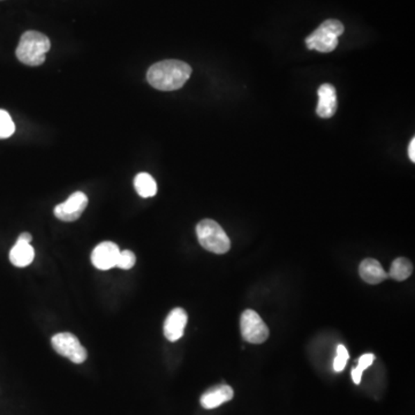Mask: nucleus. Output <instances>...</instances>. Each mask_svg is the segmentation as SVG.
Masks as SVG:
<instances>
[{
    "mask_svg": "<svg viewBox=\"0 0 415 415\" xmlns=\"http://www.w3.org/2000/svg\"><path fill=\"white\" fill-rule=\"evenodd\" d=\"M191 67L180 60L156 62L147 73L150 86L161 91L178 90L191 78Z\"/></svg>",
    "mask_w": 415,
    "mask_h": 415,
    "instance_id": "1",
    "label": "nucleus"
},
{
    "mask_svg": "<svg viewBox=\"0 0 415 415\" xmlns=\"http://www.w3.org/2000/svg\"><path fill=\"white\" fill-rule=\"evenodd\" d=\"M51 49L48 36L39 32H26L21 36L17 48V57L27 66H41L46 62V53Z\"/></svg>",
    "mask_w": 415,
    "mask_h": 415,
    "instance_id": "2",
    "label": "nucleus"
},
{
    "mask_svg": "<svg viewBox=\"0 0 415 415\" xmlns=\"http://www.w3.org/2000/svg\"><path fill=\"white\" fill-rule=\"evenodd\" d=\"M344 34V26L341 21L329 19L306 39V46L311 50L329 53L338 46V37Z\"/></svg>",
    "mask_w": 415,
    "mask_h": 415,
    "instance_id": "3",
    "label": "nucleus"
},
{
    "mask_svg": "<svg viewBox=\"0 0 415 415\" xmlns=\"http://www.w3.org/2000/svg\"><path fill=\"white\" fill-rule=\"evenodd\" d=\"M198 243L211 253L225 254L230 250L231 241L217 222L203 219L196 226Z\"/></svg>",
    "mask_w": 415,
    "mask_h": 415,
    "instance_id": "4",
    "label": "nucleus"
},
{
    "mask_svg": "<svg viewBox=\"0 0 415 415\" xmlns=\"http://www.w3.org/2000/svg\"><path fill=\"white\" fill-rule=\"evenodd\" d=\"M241 336L250 344H262L269 337V328L257 311L247 309L241 314Z\"/></svg>",
    "mask_w": 415,
    "mask_h": 415,
    "instance_id": "5",
    "label": "nucleus"
},
{
    "mask_svg": "<svg viewBox=\"0 0 415 415\" xmlns=\"http://www.w3.org/2000/svg\"><path fill=\"white\" fill-rule=\"evenodd\" d=\"M52 347L57 353L67 358L72 362L83 363L87 360V350L74 334L71 332H60L52 337Z\"/></svg>",
    "mask_w": 415,
    "mask_h": 415,
    "instance_id": "6",
    "label": "nucleus"
},
{
    "mask_svg": "<svg viewBox=\"0 0 415 415\" xmlns=\"http://www.w3.org/2000/svg\"><path fill=\"white\" fill-rule=\"evenodd\" d=\"M87 205V195L75 191L65 202L55 208V216L62 222H74L81 217Z\"/></svg>",
    "mask_w": 415,
    "mask_h": 415,
    "instance_id": "7",
    "label": "nucleus"
},
{
    "mask_svg": "<svg viewBox=\"0 0 415 415\" xmlns=\"http://www.w3.org/2000/svg\"><path fill=\"white\" fill-rule=\"evenodd\" d=\"M121 250L116 243L112 241H104L91 253V262L95 268L100 270H110L117 264L118 257Z\"/></svg>",
    "mask_w": 415,
    "mask_h": 415,
    "instance_id": "8",
    "label": "nucleus"
},
{
    "mask_svg": "<svg viewBox=\"0 0 415 415\" xmlns=\"http://www.w3.org/2000/svg\"><path fill=\"white\" fill-rule=\"evenodd\" d=\"M189 316L185 309L175 308L170 311L164 322V336L170 341H177L184 336Z\"/></svg>",
    "mask_w": 415,
    "mask_h": 415,
    "instance_id": "9",
    "label": "nucleus"
},
{
    "mask_svg": "<svg viewBox=\"0 0 415 415\" xmlns=\"http://www.w3.org/2000/svg\"><path fill=\"white\" fill-rule=\"evenodd\" d=\"M318 104L316 114L318 117L331 118L337 110V95L334 86L325 83L318 89Z\"/></svg>",
    "mask_w": 415,
    "mask_h": 415,
    "instance_id": "10",
    "label": "nucleus"
},
{
    "mask_svg": "<svg viewBox=\"0 0 415 415\" xmlns=\"http://www.w3.org/2000/svg\"><path fill=\"white\" fill-rule=\"evenodd\" d=\"M233 396V389L230 386L223 384V386H214L205 391L202 395L200 402H201L203 409H212L221 406L224 402H230Z\"/></svg>",
    "mask_w": 415,
    "mask_h": 415,
    "instance_id": "11",
    "label": "nucleus"
},
{
    "mask_svg": "<svg viewBox=\"0 0 415 415\" xmlns=\"http://www.w3.org/2000/svg\"><path fill=\"white\" fill-rule=\"evenodd\" d=\"M359 273L362 280L372 285H376L389 278L388 273L383 269L381 263L375 259H363L359 266Z\"/></svg>",
    "mask_w": 415,
    "mask_h": 415,
    "instance_id": "12",
    "label": "nucleus"
},
{
    "mask_svg": "<svg viewBox=\"0 0 415 415\" xmlns=\"http://www.w3.org/2000/svg\"><path fill=\"white\" fill-rule=\"evenodd\" d=\"M35 257V250L30 243L17 241L10 252V261L18 268H25L32 264Z\"/></svg>",
    "mask_w": 415,
    "mask_h": 415,
    "instance_id": "13",
    "label": "nucleus"
},
{
    "mask_svg": "<svg viewBox=\"0 0 415 415\" xmlns=\"http://www.w3.org/2000/svg\"><path fill=\"white\" fill-rule=\"evenodd\" d=\"M134 187L141 198H153L157 193V184L149 173H139L134 179Z\"/></svg>",
    "mask_w": 415,
    "mask_h": 415,
    "instance_id": "14",
    "label": "nucleus"
},
{
    "mask_svg": "<svg viewBox=\"0 0 415 415\" xmlns=\"http://www.w3.org/2000/svg\"><path fill=\"white\" fill-rule=\"evenodd\" d=\"M413 273V264L406 257H398L393 261L390 268V273L388 276L393 278L397 282H402L409 278Z\"/></svg>",
    "mask_w": 415,
    "mask_h": 415,
    "instance_id": "15",
    "label": "nucleus"
},
{
    "mask_svg": "<svg viewBox=\"0 0 415 415\" xmlns=\"http://www.w3.org/2000/svg\"><path fill=\"white\" fill-rule=\"evenodd\" d=\"M374 360H375V355L373 353L363 354L359 359L358 366L352 369V380L355 384H360L363 372L373 365Z\"/></svg>",
    "mask_w": 415,
    "mask_h": 415,
    "instance_id": "16",
    "label": "nucleus"
},
{
    "mask_svg": "<svg viewBox=\"0 0 415 415\" xmlns=\"http://www.w3.org/2000/svg\"><path fill=\"white\" fill-rule=\"evenodd\" d=\"M14 132H15V125L10 114L5 110H0V139L12 137Z\"/></svg>",
    "mask_w": 415,
    "mask_h": 415,
    "instance_id": "17",
    "label": "nucleus"
},
{
    "mask_svg": "<svg viewBox=\"0 0 415 415\" xmlns=\"http://www.w3.org/2000/svg\"><path fill=\"white\" fill-rule=\"evenodd\" d=\"M135 262H137V257H135V254L133 252H130V250H121L116 266L121 268V269L130 270L135 266Z\"/></svg>",
    "mask_w": 415,
    "mask_h": 415,
    "instance_id": "18",
    "label": "nucleus"
},
{
    "mask_svg": "<svg viewBox=\"0 0 415 415\" xmlns=\"http://www.w3.org/2000/svg\"><path fill=\"white\" fill-rule=\"evenodd\" d=\"M348 352H347L346 347L344 345H339L337 347V357L334 361V369L337 373H341L344 370L345 366H346L347 360H348Z\"/></svg>",
    "mask_w": 415,
    "mask_h": 415,
    "instance_id": "19",
    "label": "nucleus"
},
{
    "mask_svg": "<svg viewBox=\"0 0 415 415\" xmlns=\"http://www.w3.org/2000/svg\"><path fill=\"white\" fill-rule=\"evenodd\" d=\"M32 240H33V237H32V234L27 233V232H25V233L20 234L17 241H21V243H32Z\"/></svg>",
    "mask_w": 415,
    "mask_h": 415,
    "instance_id": "20",
    "label": "nucleus"
},
{
    "mask_svg": "<svg viewBox=\"0 0 415 415\" xmlns=\"http://www.w3.org/2000/svg\"><path fill=\"white\" fill-rule=\"evenodd\" d=\"M409 159H411L412 162H415V139H412V141L409 143Z\"/></svg>",
    "mask_w": 415,
    "mask_h": 415,
    "instance_id": "21",
    "label": "nucleus"
}]
</instances>
